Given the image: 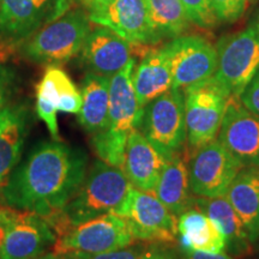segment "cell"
Listing matches in <instances>:
<instances>
[{
  "label": "cell",
  "mask_w": 259,
  "mask_h": 259,
  "mask_svg": "<svg viewBox=\"0 0 259 259\" xmlns=\"http://www.w3.org/2000/svg\"><path fill=\"white\" fill-rule=\"evenodd\" d=\"M88 156L60 141L42 142L16 166L2 197L8 206L48 219L70 202L87 176Z\"/></svg>",
  "instance_id": "obj_1"
},
{
  "label": "cell",
  "mask_w": 259,
  "mask_h": 259,
  "mask_svg": "<svg viewBox=\"0 0 259 259\" xmlns=\"http://www.w3.org/2000/svg\"><path fill=\"white\" fill-rule=\"evenodd\" d=\"M131 186L120 167L96 161L70 202L46 221L56 236H59L80 222L105 213H116Z\"/></svg>",
  "instance_id": "obj_2"
},
{
  "label": "cell",
  "mask_w": 259,
  "mask_h": 259,
  "mask_svg": "<svg viewBox=\"0 0 259 259\" xmlns=\"http://www.w3.org/2000/svg\"><path fill=\"white\" fill-rule=\"evenodd\" d=\"M136 59L132 58L124 69L109 79L108 122L105 130L93 135L92 144L100 160L122 167L128 136L139 128L144 109L139 106L132 74Z\"/></svg>",
  "instance_id": "obj_3"
},
{
  "label": "cell",
  "mask_w": 259,
  "mask_h": 259,
  "mask_svg": "<svg viewBox=\"0 0 259 259\" xmlns=\"http://www.w3.org/2000/svg\"><path fill=\"white\" fill-rule=\"evenodd\" d=\"M90 30L89 15L82 9L70 10L28 38L21 46L22 54L36 64H65L79 54Z\"/></svg>",
  "instance_id": "obj_4"
},
{
  "label": "cell",
  "mask_w": 259,
  "mask_h": 259,
  "mask_svg": "<svg viewBox=\"0 0 259 259\" xmlns=\"http://www.w3.org/2000/svg\"><path fill=\"white\" fill-rule=\"evenodd\" d=\"M139 130L167 160L183 153L187 143L184 92L171 88L149 102Z\"/></svg>",
  "instance_id": "obj_5"
},
{
  "label": "cell",
  "mask_w": 259,
  "mask_h": 259,
  "mask_svg": "<svg viewBox=\"0 0 259 259\" xmlns=\"http://www.w3.org/2000/svg\"><path fill=\"white\" fill-rule=\"evenodd\" d=\"M189 154L216 139L229 95L216 79L197 83L184 90Z\"/></svg>",
  "instance_id": "obj_6"
},
{
  "label": "cell",
  "mask_w": 259,
  "mask_h": 259,
  "mask_svg": "<svg viewBox=\"0 0 259 259\" xmlns=\"http://www.w3.org/2000/svg\"><path fill=\"white\" fill-rule=\"evenodd\" d=\"M218 70L213 78L229 96H240L259 70V32L248 25L218 42Z\"/></svg>",
  "instance_id": "obj_7"
},
{
  "label": "cell",
  "mask_w": 259,
  "mask_h": 259,
  "mask_svg": "<svg viewBox=\"0 0 259 259\" xmlns=\"http://www.w3.org/2000/svg\"><path fill=\"white\" fill-rule=\"evenodd\" d=\"M135 241L127 222L116 213H105L72 226L57 236L53 252L71 253H102L132 245Z\"/></svg>",
  "instance_id": "obj_8"
},
{
  "label": "cell",
  "mask_w": 259,
  "mask_h": 259,
  "mask_svg": "<svg viewBox=\"0 0 259 259\" xmlns=\"http://www.w3.org/2000/svg\"><path fill=\"white\" fill-rule=\"evenodd\" d=\"M116 215L126 220L135 240L154 244H173L178 240V216L153 192L131 186Z\"/></svg>",
  "instance_id": "obj_9"
},
{
  "label": "cell",
  "mask_w": 259,
  "mask_h": 259,
  "mask_svg": "<svg viewBox=\"0 0 259 259\" xmlns=\"http://www.w3.org/2000/svg\"><path fill=\"white\" fill-rule=\"evenodd\" d=\"M169 63L173 88L185 90L211 78L218 70V51L199 35H180L161 47Z\"/></svg>",
  "instance_id": "obj_10"
},
{
  "label": "cell",
  "mask_w": 259,
  "mask_h": 259,
  "mask_svg": "<svg viewBox=\"0 0 259 259\" xmlns=\"http://www.w3.org/2000/svg\"><path fill=\"white\" fill-rule=\"evenodd\" d=\"M187 168L193 194L202 198H216L225 196L244 167L219 139H213L191 155Z\"/></svg>",
  "instance_id": "obj_11"
},
{
  "label": "cell",
  "mask_w": 259,
  "mask_h": 259,
  "mask_svg": "<svg viewBox=\"0 0 259 259\" xmlns=\"http://www.w3.org/2000/svg\"><path fill=\"white\" fill-rule=\"evenodd\" d=\"M88 15L92 23L111 29L137 52L162 41L151 22L149 0H114Z\"/></svg>",
  "instance_id": "obj_12"
},
{
  "label": "cell",
  "mask_w": 259,
  "mask_h": 259,
  "mask_svg": "<svg viewBox=\"0 0 259 259\" xmlns=\"http://www.w3.org/2000/svg\"><path fill=\"white\" fill-rule=\"evenodd\" d=\"M219 142L242 167H259V116L229 96L218 135Z\"/></svg>",
  "instance_id": "obj_13"
},
{
  "label": "cell",
  "mask_w": 259,
  "mask_h": 259,
  "mask_svg": "<svg viewBox=\"0 0 259 259\" xmlns=\"http://www.w3.org/2000/svg\"><path fill=\"white\" fill-rule=\"evenodd\" d=\"M47 0H0V50L21 47L37 29L60 16Z\"/></svg>",
  "instance_id": "obj_14"
},
{
  "label": "cell",
  "mask_w": 259,
  "mask_h": 259,
  "mask_svg": "<svg viewBox=\"0 0 259 259\" xmlns=\"http://www.w3.org/2000/svg\"><path fill=\"white\" fill-rule=\"evenodd\" d=\"M56 239V233L46 219L38 213L15 209L0 248V259L35 258L53 246Z\"/></svg>",
  "instance_id": "obj_15"
},
{
  "label": "cell",
  "mask_w": 259,
  "mask_h": 259,
  "mask_svg": "<svg viewBox=\"0 0 259 259\" xmlns=\"http://www.w3.org/2000/svg\"><path fill=\"white\" fill-rule=\"evenodd\" d=\"M82 108V94L63 70L50 66L36 87V112L50 130L54 141L59 139L57 113L78 114Z\"/></svg>",
  "instance_id": "obj_16"
},
{
  "label": "cell",
  "mask_w": 259,
  "mask_h": 259,
  "mask_svg": "<svg viewBox=\"0 0 259 259\" xmlns=\"http://www.w3.org/2000/svg\"><path fill=\"white\" fill-rule=\"evenodd\" d=\"M131 45L112 31L100 25L90 32L80 50V60L90 72L111 79L132 59Z\"/></svg>",
  "instance_id": "obj_17"
},
{
  "label": "cell",
  "mask_w": 259,
  "mask_h": 259,
  "mask_svg": "<svg viewBox=\"0 0 259 259\" xmlns=\"http://www.w3.org/2000/svg\"><path fill=\"white\" fill-rule=\"evenodd\" d=\"M167 158L155 149L141 130L128 136L121 169L135 189L154 192Z\"/></svg>",
  "instance_id": "obj_18"
},
{
  "label": "cell",
  "mask_w": 259,
  "mask_h": 259,
  "mask_svg": "<svg viewBox=\"0 0 259 259\" xmlns=\"http://www.w3.org/2000/svg\"><path fill=\"white\" fill-rule=\"evenodd\" d=\"M178 241L184 252L222 253L226 239L203 210L192 205L178 216Z\"/></svg>",
  "instance_id": "obj_19"
},
{
  "label": "cell",
  "mask_w": 259,
  "mask_h": 259,
  "mask_svg": "<svg viewBox=\"0 0 259 259\" xmlns=\"http://www.w3.org/2000/svg\"><path fill=\"white\" fill-rule=\"evenodd\" d=\"M139 106L144 107L156 97L173 88L169 63L162 48H150L143 56L132 74Z\"/></svg>",
  "instance_id": "obj_20"
},
{
  "label": "cell",
  "mask_w": 259,
  "mask_h": 259,
  "mask_svg": "<svg viewBox=\"0 0 259 259\" xmlns=\"http://www.w3.org/2000/svg\"><path fill=\"white\" fill-rule=\"evenodd\" d=\"M252 245L259 241V167H244L227 191Z\"/></svg>",
  "instance_id": "obj_21"
},
{
  "label": "cell",
  "mask_w": 259,
  "mask_h": 259,
  "mask_svg": "<svg viewBox=\"0 0 259 259\" xmlns=\"http://www.w3.org/2000/svg\"><path fill=\"white\" fill-rule=\"evenodd\" d=\"M192 205L203 210L219 227L226 239V251L233 255L250 253L252 242L248 238L244 225L233 209L228 197L221 196L216 198L193 199ZM225 251V252H226Z\"/></svg>",
  "instance_id": "obj_22"
},
{
  "label": "cell",
  "mask_w": 259,
  "mask_h": 259,
  "mask_svg": "<svg viewBox=\"0 0 259 259\" xmlns=\"http://www.w3.org/2000/svg\"><path fill=\"white\" fill-rule=\"evenodd\" d=\"M27 135V111L19 106L0 109V187L17 166Z\"/></svg>",
  "instance_id": "obj_23"
},
{
  "label": "cell",
  "mask_w": 259,
  "mask_h": 259,
  "mask_svg": "<svg viewBox=\"0 0 259 259\" xmlns=\"http://www.w3.org/2000/svg\"><path fill=\"white\" fill-rule=\"evenodd\" d=\"M154 193L176 216L181 215L192 206L189 168L181 154L168 158Z\"/></svg>",
  "instance_id": "obj_24"
},
{
  "label": "cell",
  "mask_w": 259,
  "mask_h": 259,
  "mask_svg": "<svg viewBox=\"0 0 259 259\" xmlns=\"http://www.w3.org/2000/svg\"><path fill=\"white\" fill-rule=\"evenodd\" d=\"M80 94V125L92 135L105 130L108 122L109 78L88 71L83 78Z\"/></svg>",
  "instance_id": "obj_25"
},
{
  "label": "cell",
  "mask_w": 259,
  "mask_h": 259,
  "mask_svg": "<svg viewBox=\"0 0 259 259\" xmlns=\"http://www.w3.org/2000/svg\"><path fill=\"white\" fill-rule=\"evenodd\" d=\"M149 10L161 40L180 36L191 23L181 0H149Z\"/></svg>",
  "instance_id": "obj_26"
},
{
  "label": "cell",
  "mask_w": 259,
  "mask_h": 259,
  "mask_svg": "<svg viewBox=\"0 0 259 259\" xmlns=\"http://www.w3.org/2000/svg\"><path fill=\"white\" fill-rule=\"evenodd\" d=\"M191 23L199 28L212 29L219 23L210 0H181Z\"/></svg>",
  "instance_id": "obj_27"
},
{
  "label": "cell",
  "mask_w": 259,
  "mask_h": 259,
  "mask_svg": "<svg viewBox=\"0 0 259 259\" xmlns=\"http://www.w3.org/2000/svg\"><path fill=\"white\" fill-rule=\"evenodd\" d=\"M250 0H210L216 18L221 23H234L247 10Z\"/></svg>",
  "instance_id": "obj_28"
},
{
  "label": "cell",
  "mask_w": 259,
  "mask_h": 259,
  "mask_svg": "<svg viewBox=\"0 0 259 259\" xmlns=\"http://www.w3.org/2000/svg\"><path fill=\"white\" fill-rule=\"evenodd\" d=\"M145 246L130 245L119 250L102 252V253H71L66 259H138Z\"/></svg>",
  "instance_id": "obj_29"
},
{
  "label": "cell",
  "mask_w": 259,
  "mask_h": 259,
  "mask_svg": "<svg viewBox=\"0 0 259 259\" xmlns=\"http://www.w3.org/2000/svg\"><path fill=\"white\" fill-rule=\"evenodd\" d=\"M239 99L248 111L259 116V70L250 80V83L246 85Z\"/></svg>",
  "instance_id": "obj_30"
},
{
  "label": "cell",
  "mask_w": 259,
  "mask_h": 259,
  "mask_svg": "<svg viewBox=\"0 0 259 259\" xmlns=\"http://www.w3.org/2000/svg\"><path fill=\"white\" fill-rule=\"evenodd\" d=\"M15 85V74L11 70L0 64V109L9 106Z\"/></svg>",
  "instance_id": "obj_31"
},
{
  "label": "cell",
  "mask_w": 259,
  "mask_h": 259,
  "mask_svg": "<svg viewBox=\"0 0 259 259\" xmlns=\"http://www.w3.org/2000/svg\"><path fill=\"white\" fill-rule=\"evenodd\" d=\"M15 208L11 206H0V248L4 241L6 231H8L11 220L14 218Z\"/></svg>",
  "instance_id": "obj_32"
},
{
  "label": "cell",
  "mask_w": 259,
  "mask_h": 259,
  "mask_svg": "<svg viewBox=\"0 0 259 259\" xmlns=\"http://www.w3.org/2000/svg\"><path fill=\"white\" fill-rule=\"evenodd\" d=\"M138 259H174L169 251L164 250L160 246H150L145 247Z\"/></svg>",
  "instance_id": "obj_33"
},
{
  "label": "cell",
  "mask_w": 259,
  "mask_h": 259,
  "mask_svg": "<svg viewBox=\"0 0 259 259\" xmlns=\"http://www.w3.org/2000/svg\"><path fill=\"white\" fill-rule=\"evenodd\" d=\"M181 259H233L226 252L222 253H206V252H185Z\"/></svg>",
  "instance_id": "obj_34"
},
{
  "label": "cell",
  "mask_w": 259,
  "mask_h": 259,
  "mask_svg": "<svg viewBox=\"0 0 259 259\" xmlns=\"http://www.w3.org/2000/svg\"><path fill=\"white\" fill-rule=\"evenodd\" d=\"M77 3H79L83 8L88 10V12L97 11V10L106 8L109 4H112L114 0H76Z\"/></svg>",
  "instance_id": "obj_35"
},
{
  "label": "cell",
  "mask_w": 259,
  "mask_h": 259,
  "mask_svg": "<svg viewBox=\"0 0 259 259\" xmlns=\"http://www.w3.org/2000/svg\"><path fill=\"white\" fill-rule=\"evenodd\" d=\"M31 259H66V257L63 254H59V253H56V252H48V253H42L40 255H37V257L35 258H31Z\"/></svg>",
  "instance_id": "obj_36"
},
{
  "label": "cell",
  "mask_w": 259,
  "mask_h": 259,
  "mask_svg": "<svg viewBox=\"0 0 259 259\" xmlns=\"http://www.w3.org/2000/svg\"><path fill=\"white\" fill-rule=\"evenodd\" d=\"M250 27H252L253 29H255L259 32V8L255 10L254 14L252 15V17L250 19V23H248Z\"/></svg>",
  "instance_id": "obj_37"
},
{
  "label": "cell",
  "mask_w": 259,
  "mask_h": 259,
  "mask_svg": "<svg viewBox=\"0 0 259 259\" xmlns=\"http://www.w3.org/2000/svg\"><path fill=\"white\" fill-rule=\"evenodd\" d=\"M47 2H52V0H47Z\"/></svg>",
  "instance_id": "obj_38"
}]
</instances>
